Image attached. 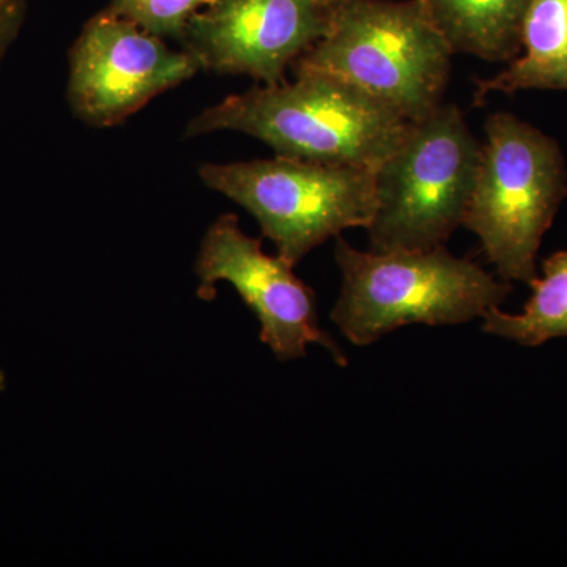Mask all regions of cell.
<instances>
[{
	"mask_svg": "<svg viewBox=\"0 0 567 567\" xmlns=\"http://www.w3.org/2000/svg\"><path fill=\"white\" fill-rule=\"evenodd\" d=\"M293 71V81L256 85L207 107L185 137L244 133L286 158L372 171L404 141L412 122L379 100L324 71Z\"/></svg>",
	"mask_w": 567,
	"mask_h": 567,
	"instance_id": "obj_1",
	"label": "cell"
},
{
	"mask_svg": "<svg viewBox=\"0 0 567 567\" xmlns=\"http://www.w3.org/2000/svg\"><path fill=\"white\" fill-rule=\"evenodd\" d=\"M334 259L342 286L331 319L347 341L368 347L406 324L447 327L502 308L511 282L445 245L401 251H361L341 235Z\"/></svg>",
	"mask_w": 567,
	"mask_h": 567,
	"instance_id": "obj_2",
	"label": "cell"
},
{
	"mask_svg": "<svg viewBox=\"0 0 567 567\" xmlns=\"http://www.w3.org/2000/svg\"><path fill=\"white\" fill-rule=\"evenodd\" d=\"M454 52L424 0H338L293 69L324 71L416 122L443 103Z\"/></svg>",
	"mask_w": 567,
	"mask_h": 567,
	"instance_id": "obj_3",
	"label": "cell"
},
{
	"mask_svg": "<svg viewBox=\"0 0 567 567\" xmlns=\"http://www.w3.org/2000/svg\"><path fill=\"white\" fill-rule=\"evenodd\" d=\"M484 133L464 227L498 278L529 286L544 235L567 196L565 155L557 140L511 112L488 115Z\"/></svg>",
	"mask_w": 567,
	"mask_h": 567,
	"instance_id": "obj_4",
	"label": "cell"
},
{
	"mask_svg": "<svg viewBox=\"0 0 567 567\" xmlns=\"http://www.w3.org/2000/svg\"><path fill=\"white\" fill-rule=\"evenodd\" d=\"M481 153L483 142L456 104L442 103L410 123L404 141L374 171V216L365 229L372 251L445 245L464 227Z\"/></svg>",
	"mask_w": 567,
	"mask_h": 567,
	"instance_id": "obj_5",
	"label": "cell"
},
{
	"mask_svg": "<svg viewBox=\"0 0 567 567\" xmlns=\"http://www.w3.org/2000/svg\"><path fill=\"white\" fill-rule=\"evenodd\" d=\"M200 181L251 213L276 254L297 265L347 229L374 216V171L303 159L204 164Z\"/></svg>",
	"mask_w": 567,
	"mask_h": 567,
	"instance_id": "obj_6",
	"label": "cell"
},
{
	"mask_svg": "<svg viewBox=\"0 0 567 567\" xmlns=\"http://www.w3.org/2000/svg\"><path fill=\"white\" fill-rule=\"evenodd\" d=\"M293 267L279 254L265 252L260 238L246 235L237 215L226 213L212 224L200 245L197 297L215 300L216 286L230 284L259 320L260 341L279 361L305 358L308 346L317 344L347 368L344 350L319 327L315 290L293 274Z\"/></svg>",
	"mask_w": 567,
	"mask_h": 567,
	"instance_id": "obj_7",
	"label": "cell"
},
{
	"mask_svg": "<svg viewBox=\"0 0 567 567\" xmlns=\"http://www.w3.org/2000/svg\"><path fill=\"white\" fill-rule=\"evenodd\" d=\"M200 70L188 51L107 10L84 25L70 51L69 103L80 121L110 128Z\"/></svg>",
	"mask_w": 567,
	"mask_h": 567,
	"instance_id": "obj_8",
	"label": "cell"
},
{
	"mask_svg": "<svg viewBox=\"0 0 567 567\" xmlns=\"http://www.w3.org/2000/svg\"><path fill=\"white\" fill-rule=\"evenodd\" d=\"M328 25L330 7L317 0H215L189 21L181 43L200 70L276 85Z\"/></svg>",
	"mask_w": 567,
	"mask_h": 567,
	"instance_id": "obj_9",
	"label": "cell"
},
{
	"mask_svg": "<svg viewBox=\"0 0 567 567\" xmlns=\"http://www.w3.org/2000/svg\"><path fill=\"white\" fill-rule=\"evenodd\" d=\"M520 43V54L505 70L475 81V106L494 93L567 92V0H532Z\"/></svg>",
	"mask_w": 567,
	"mask_h": 567,
	"instance_id": "obj_10",
	"label": "cell"
},
{
	"mask_svg": "<svg viewBox=\"0 0 567 567\" xmlns=\"http://www.w3.org/2000/svg\"><path fill=\"white\" fill-rule=\"evenodd\" d=\"M532 0H424L456 54L509 63L520 54L522 24Z\"/></svg>",
	"mask_w": 567,
	"mask_h": 567,
	"instance_id": "obj_11",
	"label": "cell"
},
{
	"mask_svg": "<svg viewBox=\"0 0 567 567\" xmlns=\"http://www.w3.org/2000/svg\"><path fill=\"white\" fill-rule=\"evenodd\" d=\"M532 297L520 315L494 308L483 317L484 333L524 347H539L567 338V249L551 254L543 264V276L529 284Z\"/></svg>",
	"mask_w": 567,
	"mask_h": 567,
	"instance_id": "obj_12",
	"label": "cell"
},
{
	"mask_svg": "<svg viewBox=\"0 0 567 567\" xmlns=\"http://www.w3.org/2000/svg\"><path fill=\"white\" fill-rule=\"evenodd\" d=\"M215 0H111L107 11L158 39L182 41L189 21Z\"/></svg>",
	"mask_w": 567,
	"mask_h": 567,
	"instance_id": "obj_13",
	"label": "cell"
},
{
	"mask_svg": "<svg viewBox=\"0 0 567 567\" xmlns=\"http://www.w3.org/2000/svg\"><path fill=\"white\" fill-rule=\"evenodd\" d=\"M28 13V0H0V66L18 40Z\"/></svg>",
	"mask_w": 567,
	"mask_h": 567,
	"instance_id": "obj_14",
	"label": "cell"
},
{
	"mask_svg": "<svg viewBox=\"0 0 567 567\" xmlns=\"http://www.w3.org/2000/svg\"><path fill=\"white\" fill-rule=\"evenodd\" d=\"M317 2L322 3L324 7H331L333 3L338 2V0H317Z\"/></svg>",
	"mask_w": 567,
	"mask_h": 567,
	"instance_id": "obj_15",
	"label": "cell"
}]
</instances>
